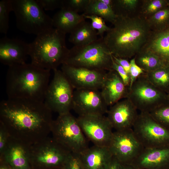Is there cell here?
Instances as JSON below:
<instances>
[{
    "mask_svg": "<svg viewBox=\"0 0 169 169\" xmlns=\"http://www.w3.org/2000/svg\"><path fill=\"white\" fill-rule=\"evenodd\" d=\"M122 169H137L129 164H122Z\"/></svg>",
    "mask_w": 169,
    "mask_h": 169,
    "instance_id": "7bdbcfd3",
    "label": "cell"
},
{
    "mask_svg": "<svg viewBox=\"0 0 169 169\" xmlns=\"http://www.w3.org/2000/svg\"><path fill=\"white\" fill-rule=\"evenodd\" d=\"M52 111L44 102L9 99L0 104V123L12 137L30 145L51 132Z\"/></svg>",
    "mask_w": 169,
    "mask_h": 169,
    "instance_id": "6da1fadb",
    "label": "cell"
},
{
    "mask_svg": "<svg viewBox=\"0 0 169 169\" xmlns=\"http://www.w3.org/2000/svg\"><path fill=\"white\" fill-rule=\"evenodd\" d=\"M90 0H63V7L79 13L84 12Z\"/></svg>",
    "mask_w": 169,
    "mask_h": 169,
    "instance_id": "836d02e7",
    "label": "cell"
},
{
    "mask_svg": "<svg viewBox=\"0 0 169 169\" xmlns=\"http://www.w3.org/2000/svg\"><path fill=\"white\" fill-rule=\"evenodd\" d=\"M130 84L129 88L131 87L133 83L138 77L146 73L136 64L134 57L130 60Z\"/></svg>",
    "mask_w": 169,
    "mask_h": 169,
    "instance_id": "d590c367",
    "label": "cell"
},
{
    "mask_svg": "<svg viewBox=\"0 0 169 169\" xmlns=\"http://www.w3.org/2000/svg\"><path fill=\"white\" fill-rule=\"evenodd\" d=\"M69 151L49 136L29 146L30 164L49 168H62Z\"/></svg>",
    "mask_w": 169,
    "mask_h": 169,
    "instance_id": "30bf717a",
    "label": "cell"
},
{
    "mask_svg": "<svg viewBox=\"0 0 169 169\" xmlns=\"http://www.w3.org/2000/svg\"><path fill=\"white\" fill-rule=\"evenodd\" d=\"M62 169H85L79 154L70 152Z\"/></svg>",
    "mask_w": 169,
    "mask_h": 169,
    "instance_id": "e575fe53",
    "label": "cell"
},
{
    "mask_svg": "<svg viewBox=\"0 0 169 169\" xmlns=\"http://www.w3.org/2000/svg\"><path fill=\"white\" fill-rule=\"evenodd\" d=\"M53 71V77L48 87L44 102L52 112L59 115L70 112L74 89L61 70L56 69Z\"/></svg>",
    "mask_w": 169,
    "mask_h": 169,
    "instance_id": "9c48e42d",
    "label": "cell"
},
{
    "mask_svg": "<svg viewBox=\"0 0 169 169\" xmlns=\"http://www.w3.org/2000/svg\"><path fill=\"white\" fill-rule=\"evenodd\" d=\"M77 120L85 136L94 145L108 147L113 132L107 116L102 115L78 116Z\"/></svg>",
    "mask_w": 169,
    "mask_h": 169,
    "instance_id": "4fadbf2b",
    "label": "cell"
},
{
    "mask_svg": "<svg viewBox=\"0 0 169 169\" xmlns=\"http://www.w3.org/2000/svg\"><path fill=\"white\" fill-rule=\"evenodd\" d=\"M7 164L8 166H1L0 167V169H14L12 168V167H11L7 163Z\"/></svg>",
    "mask_w": 169,
    "mask_h": 169,
    "instance_id": "ee69618b",
    "label": "cell"
},
{
    "mask_svg": "<svg viewBox=\"0 0 169 169\" xmlns=\"http://www.w3.org/2000/svg\"><path fill=\"white\" fill-rule=\"evenodd\" d=\"M97 31L85 20L79 23L70 33L69 41L74 46L89 44L97 40Z\"/></svg>",
    "mask_w": 169,
    "mask_h": 169,
    "instance_id": "cb8c5ba5",
    "label": "cell"
},
{
    "mask_svg": "<svg viewBox=\"0 0 169 169\" xmlns=\"http://www.w3.org/2000/svg\"><path fill=\"white\" fill-rule=\"evenodd\" d=\"M130 164L137 169H169V146L144 148Z\"/></svg>",
    "mask_w": 169,
    "mask_h": 169,
    "instance_id": "d6986e66",
    "label": "cell"
},
{
    "mask_svg": "<svg viewBox=\"0 0 169 169\" xmlns=\"http://www.w3.org/2000/svg\"><path fill=\"white\" fill-rule=\"evenodd\" d=\"M29 146L10 136L0 159L14 169H31Z\"/></svg>",
    "mask_w": 169,
    "mask_h": 169,
    "instance_id": "ac0fdd59",
    "label": "cell"
},
{
    "mask_svg": "<svg viewBox=\"0 0 169 169\" xmlns=\"http://www.w3.org/2000/svg\"><path fill=\"white\" fill-rule=\"evenodd\" d=\"M10 136L5 127L0 123V155L4 151Z\"/></svg>",
    "mask_w": 169,
    "mask_h": 169,
    "instance_id": "f35d334b",
    "label": "cell"
},
{
    "mask_svg": "<svg viewBox=\"0 0 169 169\" xmlns=\"http://www.w3.org/2000/svg\"><path fill=\"white\" fill-rule=\"evenodd\" d=\"M79 155L85 169H107L112 157L108 147L94 145Z\"/></svg>",
    "mask_w": 169,
    "mask_h": 169,
    "instance_id": "44dd1931",
    "label": "cell"
},
{
    "mask_svg": "<svg viewBox=\"0 0 169 169\" xmlns=\"http://www.w3.org/2000/svg\"><path fill=\"white\" fill-rule=\"evenodd\" d=\"M150 51L163 61L169 64V28L157 31H151L142 48Z\"/></svg>",
    "mask_w": 169,
    "mask_h": 169,
    "instance_id": "7402d4cb",
    "label": "cell"
},
{
    "mask_svg": "<svg viewBox=\"0 0 169 169\" xmlns=\"http://www.w3.org/2000/svg\"><path fill=\"white\" fill-rule=\"evenodd\" d=\"M107 169H122V164L112 156Z\"/></svg>",
    "mask_w": 169,
    "mask_h": 169,
    "instance_id": "60d3db41",
    "label": "cell"
},
{
    "mask_svg": "<svg viewBox=\"0 0 169 169\" xmlns=\"http://www.w3.org/2000/svg\"><path fill=\"white\" fill-rule=\"evenodd\" d=\"M63 64L90 69H112V56L104 40L100 38L88 45L74 46L69 49Z\"/></svg>",
    "mask_w": 169,
    "mask_h": 169,
    "instance_id": "5b68a950",
    "label": "cell"
},
{
    "mask_svg": "<svg viewBox=\"0 0 169 169\" xmlns=\"http://www.w3.org/2000/svg\"><path fill=\"white\" fill-rule=\"evenodd\" d=\"M52 19L53 28L65 34L70 33L79 23L85 19L82 14L64 8L60 9Z\"/></svg>",
    "mask_w": 169,
    "mask_h": 169,
    "instance_id": "603a6c76",
    "label": "cell"
},
{
    "mask_svg": "<svg viewBox=\"0 0 169 169\" xmlns=\"http://www.w3.org/2000/svg\"><path fill=\"white\" fill-rule=\"evenodd\" d=\"M65 35L53 28L37 36L29 44L31 63L50 70L57 69L64 63L69 50L66 44Z\"/></svg>",
    "mask_w": 169,
    "mask_h": 169,
    "instance_id": "277c9868",
    "label": "cell"
},
{
    "mask_svg": "<svg viewBox=\"0 0 169 169\" xmlns=\"http://www.w3.org/2000/svg\"><path fill=\"white\" fill-rule=\"evenodd\" d=\"M114 61L121 66L129 75L130 63L128 59L118 58L112 55ZM130 77V76H129Z\"/></svg>",
    "mask_w": 169,
    "mask_h": 169,
    "instance_id": "ab89813d",
    "label": "cell"
},
{
    "mask_svg": "<svg viewBox=\"0 0 169 169\" xmlns=\"http://www.w3.org/2000/svg\"><path fill=\"white\" fill-rule=\"evenodd\" d=\"M113 156L122 164H131L144 148L132 128L113 132L108 146Z\"/></svg>",
    "mask_w": 169,
    "mask_h": 169,
    "instance_id": "7c38bea8",
    "label": "cell"
},
{
    "mask_svg": "<svg viewBox=\"0 0 169 169\" xmlns=\"http://www.w3.org/2000/svg\"><path fill=\"white\" fill-rule=\"evenodd\" d=\"M82 14L85 19L91 20V26L94 29L97 30V34L100 38H103L104 33H106L110 29L106 25L105 20L102 18L95 15Z\"/></svg>",
    "mask_w": 169,
    "mask_h": 169,
    "instance_id": "d6a6232c",
    "label": "cell"
},
{
    "mask_svg": "<svg viewBox=\"0 0 169 169\" xmlns=\"http://www.w3.org/2000/svg\"><path fill=\"white\" fill-rule=\"evenodd\" d=\"M149 80L163 91L169 89V64L154 71L146 73Z\"/></svg>",
    "mask_w": 169,
    "mask_h": 169,
    "instance_id": "4316f807",
    "label": "cell"
},
{
    "mask_svg": "<svg viewBox=\"0 0 169 169\" xmlns=\"http://www.w3.org/2000/svg\"><path fill=\"white\" fill-rule=\"evenodd\" d=\"M149 113L159 123L169 130V105L164 103Z\"/></svg>",
    "mask_w": 169,
    "mask_h": 169,
    "instance_id": "1f68e13d",
    "label": "cell"
},
{
    "mask_svg": "<svg viewBox=\"0 0 169 169\" xmlns=\"http://www.w3.org/2000/svg\"><path fill=\"white\" fill-rule=\"evenodd\" d=\"M101 1L106 5L112 8L113 0H100Z\"/></svg>",
    "mask_w": 169,
    "mask_h": 169,
    "instance_id": "b9f144b4",
    "label": "cell"
},
{
    "mask_svg": "<svg viewBox=\"0 0 169 169\" xmlns=\"http://www.w3.org/2000/svg\"><path fill=\"white\" fill-rule=\"evenodd\" d=\"M132 129L145 148L169 146V130L159 123L149 113L140 112Z\"/></svg>",
    "mask_w": 169,
    "mask_h": 169,
    "instance_id": "ba28073f",
    "label": "cell"
},
{
    "mask_svg": "<svg viewBox=\"0 0 169 169\" xmlns=\"http://www.w3.org/2000/svg\"><path fill=\"white\" fill-rule=\"evenodd\" d=\"M13 11L12 0L0 1V32L6 34L9 28V14Z\"/></svg>",
    "mask_w": 169,
    "mask_h": 169,
    "instance_id": "f546056e",
    "label": "cell"
},
{
    "mask_svg": "<svg viewBox=\"0 0 169 169\" xmlns=\"http://www.w3.org/2000/svg\"><path fill=\"white\" fill-rule=\"evenodd\" d=\"M146 19L152 31L163 30L169 22V8H164Z\"/></svg>",
    "mask_w": 169,
    "mask_h": 169,
    "instance_id": "83f0119b",
    "label": "cell"
},
{
    "mask_svg": "<svg viewBox=\"0 0 169 169\" xmlns=\"http://www.w3.org/2000/svg\"><path fill=\"white\" fill-rule=\"evenodd\" d=\"M51 133L53 139L70 152L79 154L89 147L77 118L70 112L53 120Z\"/></svg>",
    "mask_w": 169,
    "mask_h": 169,
    "instance_id": "52a82bcc",
    "label": "cell"
},
{
    "mask_svg": "<svg viewBox=\"0 0 169 169\" xmlns=\"http://www.w3.org/2000/svg\"><path fill=\"white\" fill-rule=\"evenodd\" d=\"M139 2L138 0H113L112 8L117 15L129 14L135 11Z\"/></svg>",
    "mask_w": 169,
    "mask_h": 169,
    "instance_id": "f1b7e54d",
    "label": "cell"
},
{
    "mask_svg": "<svg viewBox=\"0 0 169 169\" xmlns=\"http://www.w3.org/2000/svg\"><path fill=\"white\" fill-rule=\"evenodd\" d=\"M61 70L74 89L100 90L107 71L62 65Z\"/></svg>",
    "mask_w": 169,
    "mask_h": 169,
    "instance_id": "9a60e30c",
    "label": "cell"
},
{
    "mask_svg": "<svg viewBox=\"0 0 169 169\" xmlns=\"http://www.w3.org/2000/svg\"><path fill=\"white\" fill-rule=\"evenodd\" d=\"M44 10H53L63 7V0H36Z\"/></svg>",
    "mask_w": 169,
    "mask_h": 169,
    "instance_id": "8d00e7d4",
    "label": "cell"
},
{
    "mask_svg": "<svg viewBox=\"0 0 169 169\" xmlns=\"http://www.w3.org/2000/svg\"><path fill=\"white\" fill-rule=\"evenodd\" d=\"M82 14L96 15L112 24L117 16L111 8L105 4L100 0H90Z\"/></svg>",
    "mask_w": 169,
    "mask_h": 169,
    "instance_id": "484cf974",
    "label": "cell"
},
{
    "mask_svg": "<svg viewBox=\"0 0 169 169\" xmlns=\"http://www.w3.org/2000/svg\"><path fill=\"white\" fill-rule=\"evenodd\" d=\"M128 88L118 73L112 69L107 72L100 90L106 104L110 106L126 98Z\"/></svg>",
    "mask_w": 169,
    "mask_h": 169,
    "instance_id": "ffe728a7",
    "label": "cell"
},
{
    "mask_svg": "<svg viewBox=\"0 0 169 169\" xmlns=\"http://www.w3.org/2000/svg\"><path fill=\"white\" fill-rule=\"evenodd\" d=\"M112 69L115 71L119 75L125 84L129 87L130 84V77L128 74L120 65L116 63L112 57Z\"/></svg>",
    "mask_w": 169,
    "mask_h": 169,
    "instance_id": "74e56055",
    "label": "cell"
},
{
    "mask_svg": "<svg viewBox=\"0 0 169 169\" xmlns=\"http://www.w3.org/2000/svg\"><path fill=\"white\" fill-rule=\"evenodd\" d=\"M137 110L131 101L126 98L110 106L106 116L115 131L132 129L139 114Z\"/></svg>",
    "mask_w": 169,
    "mask_h": 169,
    "instance_id": "2e32d148",
    "label": "cell"
},
{
    "mask_svg": "<svg viewBox=\"0 0 169 169\" xmlns=\"http://www.w3.org/2000/svg\"><path fill=\"white\" fill-rule=\"evenodd\" d=\"M50 71L31 63L8 67L6 79L8 98L44 102L49 83Z\"/></svg>",
    "mask_w": 169,
    "mask_h": 169,
    "instance_id": "3957f363",
    "label": "cell"
},
{
    "mask_svg": "<svg viewBox=\"0 0 169 169\" xmlns=\"http://www.w3.org/2000/svg\"><path fill=\"white\" fill-rule=\"evenodd\" d=\"M146 73L138 77L128 88L126 98L140 112L149 113L164 104L166 96L149 80Z\"/></svg>",
    "mask_w": 169,
    "mask_h": 169,
    "instance_id": "8fae6325",
    "label": "cell"
},
{
    "mask_svg": "<svg viewBox=\"0 0 169 169\" xmlns=\"http://www.w3.org/2000/svg\"><path fill=\"white\" fill-rule=\"evenodd\" d=\"M104 41L112 55L133 58L142 49L151 32L147 19L141 14L117 15Z\"/></svg>",
    "mask_w": 169,
    "mask_h": 169,
    "instance_id": "7a4b0ae2",
    "label": "cell"
},
{
    "mask_svg": "<svg viewBox=\"0 0 169 169\" xmlns=\"http://www.w3.org/2000/svg\"><path fill=\"white\" fill-rule=\"evenodd\" d=\"M136 64L146 73L150 72L167 64L148 50L142 49L135 56Z\"/></svg>",
    "mask_w": 169,
    "mask_h": 169,
    "instance_id": "d4e9b609",
    "label": "cell"
},
{
    "mask_svg": "<svg viewBox=\"0 0 169 169\" xmlns=\"http://www.w3.org/2000/svg\"><path fill=\"white\" fill-rule=\"evenodd\" d=\"M166 1L164 0H144L141 7V14L146 18L165 8Z\"/></svg>",
    "mask_w": 169,
    "mask_h": 169,
    "instance_id": "4dcf8cb0",
    "label": "cell"
},
{
    "mask_svg": "<svg viewBox=\"0 0 169 169\" xmlns=\"http://www.w3.org/2000/svg\"><path fill=\"white\" fill-rule=\"evenodd\" d=\"M29 44L5 36L0 40V61L8 67L26 63L29 55Z\"/></svg>",
    "mask_w": 169,
    "mask_h": 169,
    "instance_id": "e0dca14e",
    "label": "cell"
},
{
    "mask_svg": "<svg viewBox=\"0 0 169 169\" xmlns=\"http://www.w3.org/2000/svg\"><path fill=\"white\" fill-rule=\"evenodd\" d=\"M108 106L100 90L95 89H76L74 91L72 108L78 115H104Z\"/></svg>",
    "mask_w": 169,
    "mask_h": 169,
    "instance_id": "5bb4252c",
    "label": "cell"
},
{
    "mask_svg": "<svg viewBox=\"0 0 169 169\" xmlns=\"http://www.w3.org/2000/svg\"><path fill=\"white\" fill-rule=\"evenodd\" d=\"M17 27L37 36L53 28L52 19L35 0H12Z\"/></svg>",
    "mask_w": 169,
    "mask_h": 169,
    "instance_id": "8992f818",
    "label": "cell"
}]
</instances>
